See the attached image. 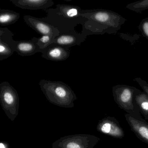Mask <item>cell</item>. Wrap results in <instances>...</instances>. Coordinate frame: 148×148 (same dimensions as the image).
I'll return each instance as SVG.
<instances>
[{
    "mask_svg": "<svg viewBox=\"0 0 148 148\" xmlns=\"http://www.w3.org/2000/svg\"><path fill=\"white\" fill-rule=\"evenodd\" d=\"M38 42V38H34L29 40L16 41L15 52L23 57L32 56L37 53L41 52Z\"/></svg>",
    "mask_w": 148,
    "mask_h": 148,
    "instance_id": "8fae6325",
    "label": "cell"
},
{
    "mask_svg": "<svg viewBox=\"0 0 148 148\" xmlns=\"http://www.w3.org/2000/svg\"><path fill=\"white\" fill-rule=\"evenodd\" d=\"M14 35L8 28H0V60L8 58L15 52L16 41L13 39Z\"/></svg>",
    "mask_w": 148,
    "mask_h": 148,
    "instance_id": "ba28073f",
    "label": "cell"
},
{
    "mask_svg": "<svg viewBox=\"0 0 148 148\" xmlns=\"http://www.w3.org/2000/svg\"><path fill=\"white\" fill-rule=\"evenodd\" d=\"M86 37L84 34H64L56 37L53 40V44L70 48L73 46L79 45L85 40Z\"/></svg>",
    "mask_w": 148,
    "mask_h": 148,
    "instance_id": "4fadbf2b",
    "label": "cell"
},
{
    "mask_svg": "<svg viewBox=\"0 0 148 148\" xmlns=\"http://www.w3.org/2000/svg\"><path fill=\"white\" fill-rule=\"evenodd\" d=\"M41 53L42 58L53 61L66 60L71 54L70 48L54 44L48 46Z\"/></svg>",
    "mask_w": 148,
    "mask_h": 148,
    "instance_id": "9c48e42d",
    "label": "cell"
},
{
    "mask_svg": "<svg viewBox=\"0 0 148 148\" xmlns=\"http://www.w3.org/2000/svg\"><path fill=\"white\" fill-rule=\"evenodd\" d=\"M134 82L137 83L144 92L148 95V83L140 77H136L133 79Z\"/></svg>",
    "mask_w": 148,
    "mask_h": 148,
    "instance_id": "ffe728a7",
    "label": "cell"
},
{
    "mask_svg": "<svg viewBox=\"0 0 148 148\" xmlns=\"http://www.w3.org/2000/svg\"><path fill=\"white\" fill-rule=\"evenodd\" d=\"M39 84L47 99L51 103L64 108H72L74 106L77 96L65 83L41 79Z\"/></svg>",
    "mask_w": 148,
    "mask_h": 148,
    "instance_id": "7a4b0ae2",
    "label": "cell"
},
{
    "mask_svg": "<svg viewBox=\"0 0 148 148\" xmlns=\"http://www.w3.org/2000/svg\"><path fill=\"white\" fill-rule=\"evenodd\" d=\"M24 21L30 27L40 34L49 35L55 38L60 34V32L56 27L30 15H25L23 17Z\"/></svg>",
    "mask_w": 148,
    "mask_h": 148,
    "instance_id": "52a82bcc",
    "label": "cell"
},
{
    "mask_svg": "<svg viewBox=\"0 0 148 148\" xmlns=\"http://www.w3.org/2000/svg\"><path fill=\"white\" fill-rule=\"evenodd\" d=\"M54 39L49 35H43L40 38H39L38 44L39 45L41 51L48 46L53 44Z\"/></svg>",
    "mask_w": 148,
    "mask_h": 148,
    "instance_id": "ac0fdd59",
    "label": "cell"
},
{
    "mask_svg": "<svg viewBox=\"0 0 148 148\" xmlns=\"http://www.w3.org/2000/svg\"><path fill=\"white\" fill-rule=\"evenodd\" d=\"M99 132L116 138H122L125 132L119 122L113 116H108L99 120L97 125Z\"/></svg>",
    "mask_w": 148,
    "mask_h": 148,
    "instance_id": "8992f818",
    "label": "cell"
},
{
    "mask_svg": "<svg viewBox=\"0 0 148 148\" xmlns=\"http://www.w3.org/2000/svg\"><path fill=\"white\" fill-rule=\"evenodd\" d=\"M11 1L19 8L32 10L47 9L54 4L52 0H11Z\"/></svg>",
    "mask_w": 148,
    "mask_h": 148,
    "instance_id": "7c38bea8",
    "label": "cell"
},
{
    "mask_svg": "<svg viewBox=\"0 0 148 148\" xmlns=\"http://www.w3.org/2000/svg\"><path fill=\"white\" fill-rule=\"evenodd\" d=\"M125 117L138 138L148 144V123L136 119L127 113L125 115Z\"/></svg>",
    "mask_w": 148,
    "mask_h": 148,
    "instance_id": "30bf717a",
    "label": "cell"
},
{
    "mask_svg": "<svg viewBox=\"0 0 148 148\" xmlns=\"http://www.w3.org/2000/svg\"><path fill=\"white\" fill-rule=\"evenodd\" d=\"M81 16L86 18L84 35L116 34L126 19L120 14L106 9L81 10Z\"/></svg>",
    "mask_w": 148,
    "mask_h": 148,
    "instance_id": "6da1fadb",
    "label": "cell"
},
{
    "mask_svg": "<svg viewBox=\"0 0 148 148\" xmlns=\"http://www.w3.org/2000/svg\"><path fill=\"white\" fill-rule=\"evenodd\" d=\"M137 88L125 84H118L112 87L114 101L119 107L134 118L146 121L142 118L141 113L135 101Z\"/></svg>",
    "mask_w": 148,
    "mask_h": 148,
    "instance_id": "3957f363",
    "label": "cell"
},
{
    "mask_svg": "<svg viewBox=\"0 0 148 148\" xmlns=\"http://www.w3.org/2000/svg\"><path fill=\"white\" fill-rule=\"evenodd\" d=\"M56 6V12L66 19L76 18L81 16L79 7L67 5H57Z\"/></svg>",
    "mask_w": 148,
    "mask_h": 148,
    "instance_id": "5bb4252c",
    "label": "cell"
},
{
    "mask_svg": "<svg viewBox=\"0 0 148 148\" xmlns=\"http://www.w3.org/2000/svg\"><path fill=\"white\" fill-rule=\"evenodd\" d=\"M0 102L8 117L14 121L18 115L19 97L17 90L7 81L0 84Z\"/></svg>",
    "mask_w": 148,
    "mask_h": 148,
    "instance_id": "277c9868",
    "label": "cell"
},
{
    "mask_svg": "<svg viewBox=\"0 0 148 148\" xmlns=\"http://www.w3.org/2000/svg\"><path fill=\"white\" fill-rule=\"evenodd\" d=\"M138 28L142 36L148 40V17L141 21Z\"/></svg>",
    "mask_w": 148,
    "mask_h": 148,
    "instance_id": "d6986e66",
    "label": "cell"
},
{
    "mask_svg": "<svg viewBox=\"0 0 148 148\" xmlns=\"http://www.w3.org/2000/svg\"><path fill=\"white\" fill-rule=\"evenodd\" d=\"M126 8L128 10L135 12H142L148 10V0H141L130 3L126 5Z\"/></svg>",
    "mask_w": 148,
    "mask_h": 148,
    "instance_id": "e0dca14e",
    "label": "cell"
},
{
    "mask_svg": "<svg viewBox=\"0 0 148 148\" xmlns=\"http://www.w3.org/2000/svg\"><path fill=\"white\" fill-rule=\"evenodd\" d=\"M100 141L94 135L77 134L60 137L53 142L52 148H94Z\"/></svg>",
    "mask_w": 148,
    "mask_h": 148,
    "instance_id": "5b68a950",
    "label": "cell"
},
{
    "mask_svg": "<svg viewBox=\"0 0 148 148\" xmlns=\"http://www.w3.org/2000/svg\"><path fill=\"white\" fill-rule=\"evenodd\" d=\"M20 16L14 11L0 9V24L2 26L12 25L18 21Z\"/></svg>",
    "mask_w": 148,
    "mask_h": 148,
    "instance_id": "2e32d148",
    "label": "cell"
},
{
    "mask_svg": "<svg viewBox=\"0 0 148 148\" xmlns=\"http://www.w3.org/2000/svg\"><path fill=\"white\" fill-rule=\"evenodd\" d=\"M135 101L140 113L143 116L145 120H148V95L145 92L137 89L135 95Z\"/></svg>",
    "mask_w": 148,
    "mask_h": 148,
    "instance_id": "9a60e30c",
    "label": "cell"
},
{
    "mask_svg": "<svg viewBox=\"0 0 148 148\" xmlns=\"http://www.w3.org/2000/svg\"><path fill=\"white\" fill-rule=\"evenodd\" d=\"M0 148H10V146L8 143L2 142L0 143Z\"/></svg>",
    "mask_w": 148,
    "mask_h": 148,
    "instance_id": "44dd1931",
    "label": "cell"
}]
</instances>
